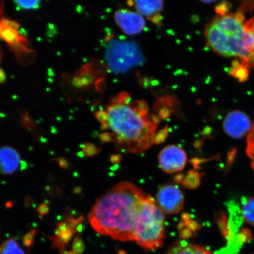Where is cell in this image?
Returning a JSON list of instances; mask_svg holds the SVG:
<instances>
[{"mask_svg":"<svg viewBox=\"0 0 254 254\" xmlns=\"http://www.w3.org/2000/svg\"><path fill=\"white\" fill-rule=\"evenodd\" d=\"M18 152L10 146L0 147V174L7 176L14 174L21 166Z\"/></svg>","mask_w":254,"mask_h":254,"instance_id":"obj_9","label":"cell"},{"mask_svg":"<svg viewBox=\"0 0 254 254\" xmlns=\"http://www.w3.org/2000/svg\"><path fill=\"white\" fill-rule=\"evenodd\" d=\"M207 46L221 56L237 57L248 68L254 66V40L233 14L217 15L206 25Z\"/></svg>","mask_w":254,"mask_h":254,"instance_id":"obj_3","label":"cell"},{"mask_svg":"<svg viewBox=\"0 0 254 254\" xmlns=\"http://www.w3.org/2000/svg\"><path fill=\"white\" fill-rule=\"evenodd\" d=\"M15 4L19 7L24 9H36L39 7V1H17Z\"/></svg>","mask_w":254,"mask_h":254,"instance_id":"obj_17","label":"cell"},{"mask_svg":"<svg viewBox=\"0 0 254 254\" xmlns=\"http://www.w3.org/2000/svg\"><path fill=\"white\" fill-rule=\"evenodd\" d=\"M254 9V1H244L243 2L242 4L240 5L239 9H238V11L242 12L244 14V12L252 11Z\"/></svg>","mask_w":254,"mask_h":254,"instance_id":"obj_20","label":"cell"},{"mask_svg":"<svg viewBox=\"0 0 254 254\" xmlns=\"http://www.w3.org/2000/svg\"><path fill=\"white\" fill-rule=\"evenodd\" d=\"M36 230H32L29 232V233H28L26 235H25L23 240L25 246L30 247L32 245V244H33L34 237L35 235H36Z\"/></svg>","mask_w":254,"mask_h":254,"instance_id":"obj_21","label":"cell"},{"mask_svg":"<svg viewBox=\"0 0 254 254\" xmlns=\"http://www.w3.org/2000/svg\"><path fill=\"white\" fill-rule=\"evenodd\" d=\"M241 214L247 223L254 226V197L244 199Z\"/></svg>","mask_w":254,"mask_h":254,"instance_id":"obj_12","label":"cell"},{"mask_svg":"<svg viewBox=\"0 0 254 254\" xmlns=\"http://www.w3.org/2000/svg\"><path fill=\"white\" fill-rule=\"evenodd\" d=\"M252 126L249 116L238 110L228 113L222 125L226 134L234 139L242 138L247 135Z\"/></svg>","mask_w":254,"mask_h":254,"instance_id":"obj_7","label":"cell"},{"mask_svg":"<svg viewBox=\"0 0 254 254\" xmlns=\"http://www.w3.org/2000/svg\"><path fill=\"white\" fill-rule=\"evenodd\" d=\"M82 153L84 156L90 157L98 153V149L93 144L86 143L82 147Z\"/></svg>","mask_w":254,"mask_h":254,"instance_id":"obj_18","label":"cell"},{"mask_svg":"<svg viewBox=\"0 0 254 254\" xmlns=\"http://www.w3.org/2000/svg\"><path fill=\"white\" fill-rule=\"evenodd\" d=\"M231 7V4L230 2L224 1L217 5V7L215 8V11L218 15H226Z\"/></svg>","mask_w":254,"mask_h":254,"instance_id":"obj_19","label":"cell"},{"mask_svg":"<svg viewBox=\"0 0 254 254\" xmlns=\"http://www.w3.org/2000/svg\"><path fill=\"white\" fill-rule=\"evenodd\" d=\"M136 10L141 15L148 17H154L163 8L162 1H136L134 4Z\"/></svg>","mask_w":254,"mask_h":254,"instance_id":"obj_11","label":"cell"},{"mask_svg":"<svg viewBox=\"0 0 254 254\" xmlns=\"http://www.w3.org/2000/svg\"><path fill=\"white\" fill-rule=\"evenodd\" d=\"M97 118L103 129L111 131L101 134V140L114 142L117 150L123 153H144L156 141L157 123L136 104L114 101Z\"/></svg>","mask_w":254,"mask_h":254,"instance_id":"obj_2","label":"cell"},{"mask_svg":"<svg viewBox=\"0 0 254 254\" xmlns=\"http://www.w3.org/2000/svg\"><path fill=\"white\" fill-rule=\"evenodd\" d=\"M0 254H25L24 251L13 238L4 241L0 246Z\"/></svg>","mask_w":254,"mask_h":254,"instance_id":"obj_13","label":"cell"},{"mask_svg":"<svg viewBox=\"0 0 254 254\" xmlns=\"http://www.w3.org/2000/svg\"><path fill=\"white\" fill-rule=\"evenodd\" d=\"M145 195L134 184L119 183L96 200L89 212L88 221L102 236L122 242L134 241L135 219Z\"/></svg>","mask_w":254,"mask_h":254,"instance_id":"obj_1","label":"cell"},{"mask_svg":"<svg viewBox=\"0 0 254 254\" xmlns=\"http://www.w3.org/2000/svg\"></svg>","mask_w":254,"mask_h":254,"instance_id":"obj_27","label":"cell"},{"mask_svg":"<svg viewBox=\"0 0 254 254\" xmlns=\"http://www.w3.org/2000/svg\"><path fill=\"white\" fill-rule=\"evenodd\" d=\"M164 254H213L207 248L188 242L186 240H179L170 246Z\"/></svg>","mask_w":254,"mask_h":254,"instance_id":"obj_10","label":"cell"},{"mask_svg":"<svg viewBox=\"0 0 254 254\" xmlns=\"http://www.w3.org/2000/svg\"><path fill=\"white\" fill-rule=\"evenodd\" d=\"M39 212L40 217H44V215H47L49 212V207L46 203L41 204L37 209Z\"/></svg>","mask_w":254,"mask_h":254,"instance_id":"obj_23","label":"cell"},{"mask_svg":"<svg viewBox=\"0 0 254 254\" xmlns=\"http://www.w3.org/2000/svg\"><path fill=\"white\" fill-rule=\"evenodd\" d=\"M183 184L187 188H196L200 184L199 173L195 171H190L186 179L183 180Z\"/></svg>","mask_w":254,"mask_h":254,"instance_id":"obj_16","label":"cell"},{"mask_svg":"<svg viewBox=\"0 0 254 254\" xmlns=\"http://www.w3.org/2000/svg\"><path fill=\"white\" fill-rule=\"evenodd\" d=\"M7 204H8V205H7L8 208H11L12 206V203L11 202H8Z\"/></svg>","mask_w":254,"mask_h":254,"instance_id":"obj_26","label":"cell"},{"mask_svg":"<svg viewBox=\"0 0 254 254\" xmlns=\"http://www.w3.org/2000/svg\"><path fill=\"white\" fill-rule=\"evenodd\" d=\"M229 72L230 74L237 78L241 82L247 81L250 74L249 68L244 66L242 64H241L237 67H231Z\"/></svg>","mask_w":254,"mask_h":254,"instance_id":"obj_15","label":"cell"},{"mask_svg":"<svg viewBox=\"0 0 254 254\" xmlns=\"http://www.w3.org/2000/svg\"><path fill=\"white\" fill-rule=\"evenodd\" d=\"M215 1H203L202 2L205 3V4H209V3L214 2Z\"/></svg>","mask_w":254,"mask_h":254,"instance_id":"obj_25","label":"cell"},{"mask_svg":"<svg viewBox=\"0 0 254 254\" xmlns=\"http://www.w3.org/2000/svg\"><path fill=\"white\" fill-rule=\"evenodd\" d=\"M155 201L164 214H177L184 208V196L179 187L166 184L158 190Z\"/></svg>","mask_w":254,"mask_h":254,"instance_id":"obj_5","label":"cell"},{"mask_svg":"<svg viewBox=\"0 0 254 254\" xmlns=\"http://www.w3.org/2000/svg\"><path fill=\"white\" fill-rule=\"evenodd\" d=\"M244 27H245V29L247 31L252 34L254 40V16L244 24Z\"/></svg>","mask_w":254,"mask_h":254,"instance_id":"obj_22","label":"cell"},{"mask_svg":"<svg viewBox=\"0 0 254 254\" xmlns=\"http://www.w3.org/2000/svg\"><path fill=\"white\" fill-rule=\"evenodd\" d=\"M246 152L251 160V164L254 171V122L247 135Z\"/></svg>","mask_w":254,"mask_h":254,"instance_id":"obj_14","label":"cell"},{"mask_svg":"<svg viewBox=\"0 0 254 254\" xmlns=\"http://www.w3.org/2000/svg\"><path fill=\"white\" fill-rule=\"evenodd\" d=\"M187 155L179 146L168 145L158 155L159 165L165 173L172 174L182 171L186 167Z\"/></svg>","mask_w":254,"mask_h":254,"instance_id":"obj_6","label":"cell"},{"mask_svg":"<svg viewBox=\"0 0 254 254\" xmlns=\"http://www.w3.org/2000/svg\"><path fill=\"white\" fill-rule=\"evenodd\" d=\"M114 17L117 25L124 33L128 35L141 33L145 27V20L138 12L128 9H119L116 12Z\"/></svg>","mask_w":254,"mask_h":254,"instance_id":"obj_8","label":"cell"},{"mask_svg":"<svg viewBox=\"0 0 254 254\" xmlns=\"http://www.w3.org/2000/svg\"><path fill=\"white\" fill-rule=\"evenodd\" d=\"M165 217L156 201L150 195L142 199L136 215L134 241L142 249L154 251L163 245Z\"/></svg>","mask_w":254,"mask_h":254,"instance_id":"obj_4","label":"cell"},{"mask_svg":"<svg viewBox=\"0 0 254 254\" xmlns=\"http://www.w3.org/2000/svg\"><path fill=\"white\" fill-rule=\"evenodd\" d=\"M59 163L60 166L63 168H68L69 167V164L67 161L65 160L64 158H59Z\"/></svg>","mask_w":254,"mask_h":254,"instance_id":"obj_24","label":"cell"}]
</instances>
